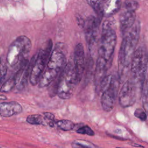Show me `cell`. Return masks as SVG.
Segmentation results:
<instances>
[{"label": "cell", "mask_w": 148, "mask_h": 148, "mask_svg": "<svg viewBox=\"0 0 148 148\" xmlns=\"http://www.w3.org/2000/svg\"><path fill=\"white\" fill-rule=\"evenodd\" d=\"M113 25V21L109 19L102 25L94 73V83L98 88L112 63L116 45L117 36Z\"/></svg>", "instance_id": "obj_1"}, {"label": "cell", "mask_w": 148, "mask_h": 148, "mask_svg": "<svg viewBox=\"0 0 148 148\" xmlns=\"http://www.w3.org/2000/svg\"><path fill=\"white\" fill-rule=\"evenodd\" d=\"M140 26L139 21H135L133 25L124 34L118 56L117 76L120 83L125 82L128 75L132 58L136 50L139 38Z\"/></svg>", "instance_id": "obj_2"}, {"label": "cell", "mask_w": 148, "mask_h": 148, "mask_svg": "<svg viewBox=\"0 0 148 148\" xmlns=\"http://www.w3.org/2000/svg\"><path fill=\"white\" fill-rule=\"evenodd\" d=\"M66 64V57L62 49L56 46L52 51L44 72L38 83L39 88L50 85L60 75Z\"/></svg>", "instance_id": "obj_3"}, {"label": "cell", "mask_w": 148, "mask_h": 148, "mask_svg": "<svg viewBox=\"0 0 148 148\" xmlns=\"http://www.w3.org/2000/svg\"><path fill=\"white\" fill-rule=\"evenodd\" d=\"M118 76L110 74L104 77L98 89L101 93V104L103 110L109 112L113 110L118 97L119 86Z\"/></svg>", "instance_id": "obj_4"}, {"label": "cell", "mask_w": 148, "mask_h": 148, "mask_svg": "<svg viewBox=\"0 0 148 148\" xmlns=\"http://www.w3.org/2000/svg\"><path fill=\"white\" fill-rule=\"evenodd\" d=\"M77 83L73 63L69 61L66 63L58 77L56 94L62 99H69Z\"/></svg>", "instance_id": "obj_5"}, {"label": "cell", "mask_w": 148, "mask_h": 148, "mask_svg": "<svg viewBox=\"0 0 148 148\" xmlns=\"http://www.w3.org/2000/svg\"><path fill=\"white\" fill-rule=\"evenodd\" d=\"M31 49V42L26 36H20L9 47L6 56L8 64L13 67L25 61Z\"/></svg>", "instance_id": "obj_6"}, {"label": "cell", "mask_w": 148, "mask_h": 148, "mask_svg": "<svg viewBox=\"0 0 148 148\" xmlns=\"http://www.w3.org/2000/svg\"><path fill=\"white\" fill-rule=\"evenodd\" d=\"M147 52L145 46L136 49L130 64V77L132 80L143 87L145 80Z\"/></svg>", "instance_id": "obj_7"}, {"label": "cell", "mask_w": 148, "mask_h": 148, "mask_svg": "<svg viewBox=\"0 0 148 148\" xmlns=\"http://www.w3.org/2000/svg\"><path fill=\"white\" fill-rule=\"evenodd\" d=\"M52 42L50 40L44 49H40L36 56L34 57L29 80L32 86L38 84L40 79L46 68L47 62L51 54Z\"/></svg>", "instance_id": "obj_8"}, {"label": "cell", "mask_w": 148, "mask_h": 148, "mask_svg": "<svg viewBox=\"0 0 148 148\" xmlns=\"http://www.w3.org/2000/svg\"><path fill=\"white\" fill-rule=\"evenodd\" d=\"M143 87L135 82L131 78L125 80L118 94L120 105L123 108L132 106L140 97Z\"/></svg>", "instance_id": "obj_9"}, {"label": "cell", "mask_w": 148, "mask_h": 148, "mask_svg": "<svg viewBox=\"0 0 148 148\" xmlns=\"http://www.w3.org/2000/svg\"><path fill=\"white\" fill-rule=\"evenodd\" d=\"M73 63L79 83L82 79L86 67L84 50L83 46L81 43H77L75 46Z\"/></svg>", "instance_id": "obj_10"}, {"label": "cell", "mask_w": 148, "mask_h": 148, "mask_svg": "<svg viewBox=\"0 0 148 148\" xmlns=\"http://www.w3.org/2000/svg\"><path fill=\"white\" fill-rule=\"evenodd\" d=\"M86 40L91 49L96 42L97 31L98 27V21L94 16H90L83 22Z\"/></svg>", "instance_id": "obj_11"}, {"label": "cell", "mask_w": 148, "mask_h": 148, "mask_svg": "<svg viewBox=\"0 0 148 148\" xmlns=\"http://www.w3.org/2000/svg\"><path fill=\"white\" fill-rule=\"evenodd\" d=\"M121 6L120 0H103L99 7L98 13L104 17H109L118 12Z\"/></svg>", "instance_id": "obj_12"}, {"label": "cell", "mask_w": 148, "mask_h": 148, "mask_svg": "<svg viewBox=\"0 0 148 148\" xmlns=\"http://www.w3.org/2000/svg\"><path fill=\"white\" fill-rule=\"evenodd\" d=\"M22 111V106L16 101L0 102V116L1 117H11L20 114Z\"/></svg>", "instance_id": "obj_13"}, {"label": "cell", "mask_w": 148, "mask_h": 148, "mask_svg": "<svg viewBox=\"0 0 148 148\" xmlns=\"http://www.w3.org/2000/svg\"><path fill=\"white\" fill-rule=\"evenodd\" d=\"M135 12L124 9L120 14L119 17L120 31L124 35L136 21Z\"/></svg>", "instance_id": "obj_14"}, {"label": "cell", "mask_w": 148, "mask_h": 148, "mask_svg": "<svg viewBox=\"0 0 148 148\" xmlns=\"http://www.w3.org/2000/svg\"><path fill=\"white\" fill-rule=\"evenodd\" d=\"M26 121L32 125H47L43 115L40 114H33L28 115L26 118Z\"/></svg>", "instance_id": "obj_15"}, {"label": "cell", "mask_w": 148, "mask_h": 148, "mask_svg": "<svg viewBox=\"0 0 148 148\" xmlns=\"http://www.w3.org/2000/svg\"><path fill=\"white\" fill-rule=\"evenodd\" d=\"M16 77L15 74L5 81L0 87V92L6 93L9 92L16 86Z\"/></svg>", "instance_id": "obj_16"}, {"label": "cell", "mask_w": 148, "mask_h": 148, "mask_svg": "<svg viewBox=\"0 0 148 148\" xmlns=\"http://www.w3.org/2000/svg\"><path fill=\"white\" fill-rule=\"evenodd\" d=\"M56 124L58 126V127L60 129L65 131H71L73 130L75 127V124L73 122H72L71 120L65 119L60 120L56 121Z\"/></svg>", "instance_id": "obj_17"}, {"label": "cell", "mask_w": 148, "mask_h": 148, "mask_svg": "<svg viewBox=\"0 0 148 148\" xmlns=\"http://www.w3.org/2000/svg\"><path fill=\"white\" fill-rule=\"evenodd\" d=\"M142 94L143 107L148 116V82H145Z\"/></svg>", "instance_id": "obj_18"}, {"label": "cell", "mask_w": 148, "mask_h": 148, "mask_svg": "<svg viewBox=\"0 0 148 148\" xmlns=\"http://www.w3.org/2000/svg\"><path fill=\"white\" fill-rule=\"evenodd\" d=\"M139 0H125L124 8L125 10L135 12L139 8Z\"/></svg>", "instance_id": "obj_19"}, {"label": "cell", "mask_w": 148, "mask_h": 148, "mask_svg": "<svg viewBox=\"0 0 148 148\" xmlns=\"http://www.w3.org/2000/svg\"><path fill=\"white\" fill-rule=\"evenodd\" d=\"M43 114L46 122L47 125H49L50 127H54L56 124L54 114L50 112H44Z\"/></svg>", "instance_id": "obj_20"}, {"label": "cell", "mask_w": 148, "mask_h": 148, "mask_svg": "<svg viewBox=\"0 0 148 148\" xmlns=\"http://www.w3.org/2000/svg\"><path fill=\"white\" fill-rule=\"evenodd\" d=\"M76 132L80 134L87 135L91 136H92L95 135L93 130L88 125H83L80 127L78 129L76 130Z\"/></svg>", "instance_id": "obj_21"}, {"label": "cell", "mask_w": 148, "mask_h": 148, "mask_svg": "<svg viewBox=\"0 0 148 148\" xmlns=\"http://www.w3.org/2000/svg\"><path fill=\"white\" fill-rule=\"evenodd\" d=\"M8 67L5 62H4L0 58V86L3 82L7 74Z\"/></svg>", "instance_id": "obj_22"}, {"label": "cell", "mask_w": 148, "mask_h": 148, "mask_svg": "<svg viewBox=\"0 0 148 148\" xmlns=\"http://www.w3.org/2000/svg\"><path fill=\"white\" fill-rule=\"evenodd\" d=\"M134 116L139 119L141 121H145L146 119H147V114L145 112V110H143V109H140V108H138V109H136L135 112H134Z\"/></svg>", "instance_id": "obj_23"}, {"label": "cell", "mask_w": 148, "mask_h": 148, "mask_svg": "<svg viewBox=\"0 0 148 148\" xmlns=\"http://www.w3.org/2000/svg\"><path fill=\"white\" fill-rule=\"evenodd\" d=\"M103 1V0H87V2L89 5L94 9L95 11L98 13L99 7Z\"/></svg>", "instance_id": "obj_24"}, {"label": "cell", "mask_w": 148, "mask_h": 148, "mask_svg": "<svg viewBox=\"0 0 148 148\" xmlns=\"http://www.w3.org/2000/svg\"><path fill=\"white\" fill-rule=\"evenodd\" d=\"M73 148H91L90 146L78 142H73L71 144Z\"/></svg>", "instance_id": "obj_25"}, {"label": "cell", "mask_w": 148, "mask_h": 148, "mask_svg": "<svg viewBox=\"0 0 148 148\" xmlns=\"http://www.w3.org/2000/svg\"><path fill=\"white\" fill-rule=\"evenodd\" d=\"M145 82H148V52H147V64H146Z\"/></svg>", "instance_id": "obj_26"}, {"label": "cell", "mask_w": 148, "mask_h": 148, "mask_svg": "<svg viewBox=\"0 0 148 148\" xmlns=\"http://www.w3.org/2000/svg\"><path fill=\"white\" fill-rule=\"evenodd\" d=\"M0 99L6 100V99H7V97L5 95H0Z\"/></svg>", "instance_id": "obj_27"}, {"label": "cell", "mask_w": 148, "mask_h": 148, "mask_svg": "<svg viewBox=\"0 0 148 148\" xmlns=\"http://www.w3.org/2000/svg\"><path fill=\"white\" fill-rule=\"evenodd\" d=\"M116 148H125V147H116Z\"/></svg>", "instance_id": "obj_28"}, {"label": "cell", "mask_w": 148, "mask_h": 148, "mask_svg": "<svg viewBox=\"0 0 148 148\" xmlns=\"http://www.w3.org/2000/svg\"><path fill=\"white\" fill-rule=\"evenodd\" d=\"M0 148H1V147H0Z\"/></svg>", "instance_id": "obj_29"}]
</instances>
